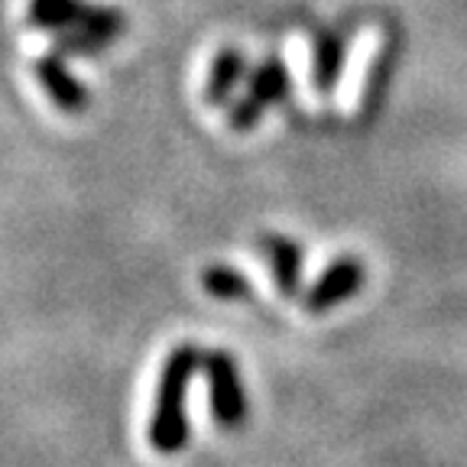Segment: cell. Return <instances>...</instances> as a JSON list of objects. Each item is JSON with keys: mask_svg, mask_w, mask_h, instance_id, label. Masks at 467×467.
<instances>
[{"mask_svg": "<svg viewBox=\"0 0 467 467\" xmlns=\"http://www.w3.org/2000/svg\"><path fill=\"white\" fill-rule=\"evenodd\" d=\"M202 367V354H198L192 344L175 348L166 360V370L160 379V402H156V416H153V448L160 451H175L182 448L185 429H189V419H185V400H189V387L195 379V370Z\"/></svg>", "mask_w": 467, "mask_h": 467, "instance_id": "1", "label": "cell"}, {"mask_svg": "<svg viewBox=\"0 0 467 467\" xmlns=\"http://www.w3.org/2000/svg\"><path fill=\"white\" fill-rule=\"evenodd\" d=\"M26 20L33 29L62 33V29H98L104 36L120 39L127 33V16L117 7H95L88 0H29Z\"/></svg>", "mask_w": 467, "mask_h": 467, "instance_id": "2", "label": "cell"}, {"mask_svg": "<svg viewBox=\"0 0 467 467\" xmlns=\"http://www.w3.org/2000/svg\"><path fill=\"white\" fill-rule=\"evenodd\" d=\"M289 91H292V78L283 58H276V56L263 58L260 66L250 72L247 91L234 104H227V124H231V130H237V133L254 130L273 104L289 98Z\"/></svg>", "mask_w": 467, "mask_h": 467, "instance_id": "3", "label": "cell"}, {"mask_svg": "<svg viewBox=\"0 0 467 467\" xmlns=\"http://www.w3.org/2000/svg\"><path fill=\"white\" fill-rule=\"evenodd\" d=\"M204 377H208V396H212V416L224 429H237L247 416V396L241 387V373L231 354L212 350L202 358Z\"/></svg>", "mask_w": 467, "mask_h": 467, "instance_id": "4", "label": "cell"}, {"mask_svg": "<svg viewBox=\"0 0 467 467\" xmlns=\"http://www.w3.org/2000/svg\"><path fill=\"white\" fill-rule=\"evenodd\" d=\"M364 283H367L364 260H358L354 254L337 256L335 263H328V270L315 279L312 289L306 292V312L308 315L331 312V308L354 299V296L364 289Z\"/></svg>", "mask_w": 467, "mask_h": 467, "instance_id": "5", "label": "cell"}, {"mask_svg": "<svg viewBox=\"0 0 467 467\" xmlns=\"http://www.w3.org/2000/svg\"><path fill=\"white\" fill-rule=\"evenodd\" d=\"M33 72H36L43 91L52 98V104H56L58 110H66V114H85L88 104H91V95H88V88L68 72V66L62 62L58 52H46L43 58H36Z\"/></svg>", "mask_w": 467, "mask_h": 467, "instance_id": "6", "label": "cell"}, {"mask_svg": "<svg viewBox=\"0 0 467 467\" xmlns=\"http://www.w3.org/2000/svg\"><path fill=\"white\" fill-rule=\"evenodd\" d=\"M260 250L266 254L270 260V270H273V283H276L279 296H296L302 285V247L292 237L285 234H263Z\"/></svg>", "mask_w": 467, "mask_h": 467, "instance_id": "7", "label": "cell"}, {"mask_svg": "<svg viewBox=\"0 0 467 467\" xmlns=\"http://www.w3.org/2000/svg\"><path fill=\"white\" fill-rule=\"evenodd\" d=\"M348 62V39L335 29H318L312 43V88L318 95H331L341 81Z\"/></svg>", "mask_w": 467, "mask_h": 467, "instance_id": "8", "label": "cell"}, {"mask_svg": "<svg viewBox=\"0 0 467 467\" xmlns=\"http://www.w3.org/2000/svg\"><path fill=\"white\" fill-rule=\"evenodd\" d=\"M247 78V56H244L237 46H224V49L214 56L212 72L204 81V101L221 108L234 98V88Z\"/></svg>", "mask_w": 467, "mask_h": 467, "instance_id": "9", "label": "cell"}, {"mask_svg": "<svg viewBox=\"0 0 467 467\" xmlns=\"http://www.w3.org/2000/svg\"><path fill=\"white\" fill-rule=\"evenodd\" d=\"M202 289L208 296L221 302H247L254 299V283L244 276L241 270L234 266H224V263H212L202 270Z\"/></svg>", "mask_w": 467, "mask_h": 467, "instance_id": "10", "label": "cell"}, {"mask_svg": "<svg viewBox=\"0 0 467 467\" xmlns=\"http://www.w3.org/2000/svg\"><path fill=\"white\" fill-rule=\"evenodd\" d=\"M114 43L110 36H104V33H98V29H62L56 36V46H52V52H58L62 58H78V56H98V52H104L108 46Z\"/></svg>", "mask_w": 467, "mask_h": 467, "instance_id": "11", "label": "cell"}]
</instances>
